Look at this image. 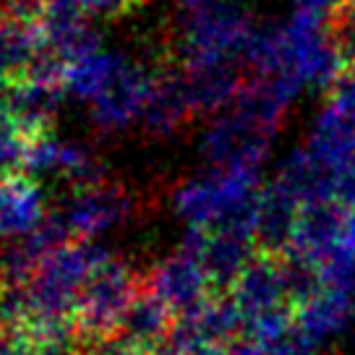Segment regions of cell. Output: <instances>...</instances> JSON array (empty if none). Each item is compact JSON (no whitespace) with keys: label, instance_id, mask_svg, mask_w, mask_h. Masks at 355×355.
Wrapping results in <instances>:
<instances>
[{"label":"cell","instance_id":"cell-1","mask_svg":"<svg viewBox=\"0 0 355 355\" xmlns=\"http://www.w3.org/2000/svg\"><path fill=\"white\" fill-rule=\"evenodd\" d=\"M256 170H220L209 167L199 175L183 178L170 193V207L189 230H238L254 235L256 201H259Z\"/></svg>","mask_w":355,"mask_h":355},{"label":"cell","instance_id":"cell-2","mask_svg":"<svg viewBox=\"0 0 355 355\" xmlns=\"http://www.w3.org/2000/svg\"><path fill=\"white\" fill-rule=\"evenodd\" d=\"M254 32L248 16L227 3L189 11V19L178 37L180 63L186 71L211 66L245 68V50Z\"/></svg>","mask_w":355,"mask_h":355},{"label":"cell","instance_id":"cell-3","mask_svg":"<svg viewBox=\"0 0 355 355\" xmlns=\"http://www.w3.org/2000/svg\"><path fill=\"white\" fill-rule=\"evenodd\" d=\"M141 293H144L141 277L136 275V269L118 256L107 259L92 275L81 293L76 311V334H81L89 345H100L115 337L125 313L131 311L133 300Z\"/></svg>","mask_w":355,"mask_h":355},{"label":"cell","instance_id":"cell-4","mask_svg":"<svg viewBox=\"0 0 355 355\" xmlns=\"http://www.w3.org/2000/svg\"><path fill=\"white\" fill-rule=\"evenodd\" d=\"M155 76L157 71H149L133 58L121 55L107 84L87 105L92 125L105 136H118L133 125H141Z\"/></svg>","mask_w":355,"mask_h":355},{"label":"cell","instance_id":"cell-5","mask_svg":"<svg viewBox=\"0 0 355 355\" xmlns=\"http://www.w3.org/2000/svg\"><path fill=\"white\" fill-rule=\"evenodd\" d=\"M275 128L256 121L251 112L230 105L225 112L214 115L201 139V155L209 167L220 170H259L266 157Z\"/></svg>","mask_w":355,"mask_h":355},{"label":"cell","instance_id":"cell-6","mask_svg":"<svg viewBox=\"0 0 355 355\" xmlns=\"http://www.w3.org/2000/svg\"><path fill=\"white\" fill-rule=\"evenodd\" d=\"M136 211L139 204L131 191L118 183L100 180L73 189L58 214L63 217L73 241H102L118 227L128 225Z\"/></svg>","mask_w":355,"mask_h":355},{"label":"cell","instance_id":"cell-7","mask_svg":"<svg viewBox=\"0 0 355 355\" xmlns=\"http://www.w3.org/2000/svg\"><path fill=\"white\" fill-rule=\"evenodd\" d=\"M146 290L165 306L175 319L199 311L214 300L211 290L214 282L207 275V269L201 264V259L191 248L180 245L178 251L159 259L149 277H146Z\"/></svg>","mask_w":355,"mask_h":355},{"label":"cell","instance_id":"cell-8","mask_svg":"<svg viewBox=\"0 0 355 355\" xmlns=\"http://www.w3.org/2000/svg\"><path fill=\"white\" fill-rule=\"evenodd\" d=\"M21 170L29 178H63L73 186H89L105 180V165L94 149L78 139L58 136L55 131L37 133L26 144Z\"/></svg>","mask_w":355,"mask_h":355},{"label":"cell","instance_id":"cell-9","mask_svg":"<svg viewBox=\"0 0 355 355\" xmlns=\"http://www.w3.org/2000/svg\"><path fill=\"white\" fill-rule=\"evenodd\" d=\"M186 248L201 259L217 290H230L235 279L245 272V266L259 256V245L251 235L238 233V230H189Z\"/></svg>","mask_w":355,"mask_h":355},{"label":"cell","instance_id":"cell-10","mask_svg":"<svg viewBox=\"0 0 355 355\" xmlns=\"http://www.w3.org/2000/svg\"><path fill=\"white\" fill-rule=\"evenodd\" d=\"M63 100H68L63 84L44 81V78L21 76L0 87V105L21 125V131L29 139L37 133L53 131V123L63 107Z\"/></svg>","mask_w":355,"mask_h":355},{"label":"cell","instance_id":"cell-11","mask_svg":"<svg viewBox=\"0 0 355 355\" xmlns=\"http://www.w3.org/2000/svg\"><path fill=\"white\" fill-rule=\"evenodd\" d=\"M50 217L40 183L26 173L0 175V241L11 243L40 230Z\"/></svg>","mask_w":355,"mask_h":355},{"label":"cell","instance_id":"cell-12","mask_svg":"<svg viewBox=\"0 0 355 355\" xmlns=\"http://www.w3.org/2000/svg\"><path fill=\"white\" fill-rule=\"evenodd\" d=\"M191 118H196V107H193L186 71L183 68L157 71L144 107V118H141V128L152 136H173Z\"/></svg>","mask_w":355,"mask_h":355},{"label":"cell","instance_id":"cell-13","mask_svg":"<svg viewBox=\"0 0 355 355\" xmlns=\"http://www.w3.org/2000/svg\"><path fill=\"white\" fill-rule=\"evenodd\" d=\"M300 209H303L300 201L288 189H282L277 180L259 191L254 227L259 254H288L290 243H293V235H295V227H298Z\"/></svg>","mask_w":355,"mask_h":355},{"label":"cell","instance_id":"cell-14","mask_svg":"<svg viewBox=\"0 0 355 355\" xmlns=\"http://www.w3.org/2000/svg\"><path fill=\"white\" fill-rule=\"evenodd\" d=\"M355 313V282L350 285H322L316 295H311L295 311V329L306 340L322 347L327 340L345 329Z\"/></svg>","mask_w":355,"mask_h":355},{"label":"cell","instance_id":"cell-15","mask_svg":"<svg viewBox=\"0 0 355 355\" xmlns=\"http://www.w3.org/2000/svg\"><path fill=\"white\" fill-rule=\"evenodd\" d=\"M173 324H175V316L146 290V293H141L139 298L133 300L131 311L125 313V319H123L115 337L123 340L125 345L136 347L139 353L155 355L170 337Z\"/></svg>","mask_w":355,"mask_h":355},{"label":"cell","instance_id":"cell-16","mask_svg":"<svg viewBox=\"0 0 355 355\" xmlns=\"http://www.w3.org/2000/svg\"><path fill=\"white\" fill-rule=\"evenodd\" d=\"M37 50L40 37L34 26L0 16V87L26 76Z\"/></svg>","mask_w":355,"mask_h":355},{"label":"cell","instance_id":"cell-17","mask_svg":"<svg viewBox=\"0 0 355 355\" xmlns=\"http://www.w3.org/2000/svg\"><path fill=\"white\" fill-rule=\"evenodd\" d=\"M29 136L0 105V175H11L24 165Z\"/></svg>","mask_w":355,"mask_h":355},{"label":"cell","instance_id":"cell-18","mask_svg":"<svg viewBox=\"0 0 355 355\" xmlns=\"http://www.w3.org/2000/svg\"><path fill=\"white\" fill-rule=\"evenodd\" d=\"M327 110L334 112L343 123L355 131V60H350L340 78L329 89V105Z\"/></svg>","mask_w":355,"mask_h":355},{"label":"cell","instance_id":"cell-19","mask_svg":"<svg viewBox=\"0 0 355 355\" xmlns=\"http://www.w3.org/2000/svg\"><path fill=\"white\" fill-rule=\"evenodd\" d=\"M329 29L343 47L347 63L355 60V0H343V6L329 16Z\"/></svg>","mask_w":355,"mask_h":355},{"label":"cell","instance_id":"cell-20","mask_svg":"<svg viewBox=\"0 0 355 355\" xmlns=\"http://www.w3.org/2000/svg\"><path fill=\"white\" fill-rule=\"evenodd\" d=\"M141 0H78L89 19H118L123 13L133 11Z\"/></svg>","mask_w":355,"mask_h":355},{"label":"cell","instance_id":"cell-21","mask_svg":"<svg viewBox=\"0 0 355 355\" xmlns=\"http://www.w3.org/2000/svg\"><path fill=\"white\" fill-rule=\"evenodd\" d=\"M334 204L345 211L355 209V159L334 175Z\"/></svg>","mask_w":355,"mask_h":355},{"label":"cell","instance_id":"cell-22","mask_svg":"<svg viewBox=\"0 0 355 355\" xmlns=\"http://www.w3.org/2000/svg\"><path fill=\"white\" fill-rule=\"evenodd\" d=\"M340 6H343V0H295V11L324 16V19H329Z\"/></svg>","mask_w":355,"mask_h":355},{"label":"cell","instance_id":"cell-23","mask_svg":"<svg viewBox=\"0 0 355 355\" xmlns=\"http://www.w3.org/2000/svg\"><path fill=\"white\" fill-rule=\"evenodd\" d=\"M183 8H189V11H199V8H207V6H214L217 0H178Z\"/></svg>","mask_w":355,"mask_h":355},{"label":"cell","instance_id":"cell-24","mask_svg":"<svg viewBox=\"0 0 355 355\" xmlns=\"http://www.w3.org/2000/svg\"><path fill=\"white\" fill-rule=\"evenodd\" d=\"M3 293H6V279H3V272H0V300H3Z\"/></svg>","mask_w":355,"mask_h":355}]
</instances>
